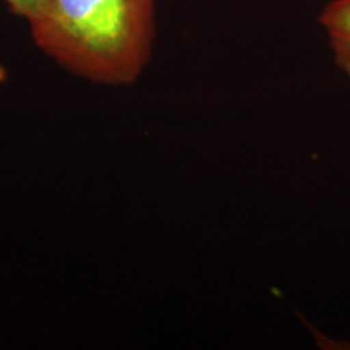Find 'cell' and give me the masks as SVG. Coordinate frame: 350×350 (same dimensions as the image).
I'll list each match as a JSON object with an SVG mask.
<instances>
[{
    "instance_id": "cell-1",
    "label": "cell",
    "mask_w": 350,
    "mask_h": 350,
    "mask_svg": "<svg viewBox=\"0 0 350 350\" xmlns=\"http://www.w3.org/2000/svg\"><path fill=\"white\" fill-rule=\"evenodd\" d=\"M156 0H44L29 31L44 54L98 85L137 81L151 57Z\"/></svg>"
},
{
    "instance_id": "cell-2",
    "label": "cell",
    "mask_w": 350,
    "mask_h": 350,
    "mask_svg": "<svg viewBox=\"0 0 350 350\" xmlns=\"http://www.w3.org/2000/svg\"><path fill=\"white\" fill-rule=\"evenodd\" d=\"M334 62L350 78V0H332L319 16Z\"/></svg>"
},
{
    "instance_id": "cell-3",
    "label": "cell",
    "mask_w": 350,
    "mask_h": 350,
    "mask_svg": "<svg viewBox=\"0 0 350 350\" xmlns=\"http://www.w3.org/2000/svg\"><path fill=\"white\" fill-rule=\"evenodd\" d=\"M3 2L15 15L25 18L28 23L36 18L44 7V0H3Z\"/></svg>"
},
{
    "instance_id": "cell-4",
    "label": "cell",
    "mask_w": 350,
    "mask_h": 350,
    "mask_svg": "<svg viewBox=\"0 0 350 350\" xmlns=\"http://www.w3.org/2000/svg\"><path fill=\"white\" fill-rule=\"evenodd\" d=\"M314 338H317V342L321 349H332V350H350V342H340V340L331 339L327 336L321 334V332H313Z\"/></svg>"
},
{
    "instance_id": "cell-5",
    "label": "cell",
    "mask_w": 350,
    "mask_h": 350,
    "mask_svg": "<svg viewBox=\"0 0 350 350\" xmlns=\"http://www.w3.org/2000/svg\"><path fill=\"white\" fill-rule=\"evenodd\" d=\"M5 80H7V70L2 64H0V85H2Z\"/></svg>"
}]
</instances>
